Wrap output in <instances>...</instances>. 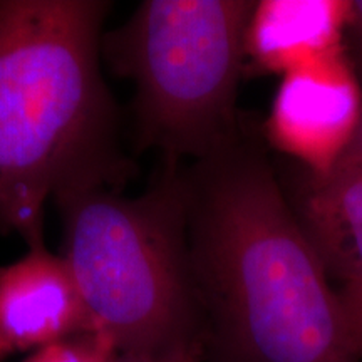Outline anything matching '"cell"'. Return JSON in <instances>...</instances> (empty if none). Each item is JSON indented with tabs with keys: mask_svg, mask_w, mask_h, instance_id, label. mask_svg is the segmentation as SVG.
Masks as SVG:
<instances>
[{
	"mask_svg": "<svg viewBox=\"0 0 362 362\" xmlns=\"http://www.w3.org/2000/svg\"><path fill=\"white\" fill-rule=\"evenodd\" d=\"M203 362H359L341 293L243 128L185 168Z\"/></svg>",
	"mask_w": 362,
	"mask_h": 362,
	"instance_id": "1",
	"label": "cell"
},
{
	"mask_svg": "<svg viewBox=\"0 0 362 362\" xmlns=\"http://www.w3.org/2000/svg\"><path fill=\"white\" fill-rule=\"evenodd\" d=\"M103 0H0V233L44 243L45 203L134 173L101 72Z\"/></svg>",
	"mask_w": 362,
	"mask_h": 362,
	"instance_id": "2",
	"label": "cell"
},
{
	"mask_svg": "<svg viewBox=\"0 0 362 362\" xmlns=\"http://www.w3.org/2000/svg\"><path fill=\"white\" fill-rule=\"evenodd\" d=\"M52 202L64 230L62 259L93 330L126 354H205V320L189 269L185 166L163 163L138 197L90 188Z\"/></svg>",
	"mask_w": 362,
	"mask_h": 362,
	"instance_id": "3",
	"label": "cell"
},
{
	"mask_svg": "<svg viewBox=\"0 0 362 362\" xmlns=\"http://www.w3.org/2000/svg\"><path fill=\"white\" fill-rule=\"evenodd\" d=\"M253 0H144L103 33L101 61L131 79L134 143L163 163L203 160L238 134L237 93Z\"/></svg>",
	"mask_w": 362,
	"mask_h": 362,
	"instance_id": "4",
	"label": "cell"
},
{
	"mask_svg": "<svg viewBox=\"0 0 362 362\" xmlns=\"http://www.w3.org/2000/svg\"><path fill=\"white\" fill-rule=\"evenodd\" d=\"M362 110V93L342 47L284 74L269 117L270 141L325 173L346 149Z\"/></svg>",
	"mask_w": 362,
	"mask_h": 362,
	"instance_id": "5",
	"label": "cell"
},
{
	"mask_svg": "<svg viewBox=\"0 0 362 362\" xmlns=\"http://www.w3.org/2000/svg\"><path fill=\"white\" fill-rule=\"evenodd\" d=\"M81 332L93 325L62 255L42 243L0 267V362Z\"/></svg>",
	"mask_w": 362,
	"mask_h": 362,
	"instance_id": "6",
	"label": "cell"
},
{
	"mask_svg": "<svg viewBox=\"0 0 362 362\" xmlns=\"http://www.w3.org/2000/svg\"><path fill=\"white\" fill-rule=\"evenodd\" d=\"M291 205L329 277L362 285V165L310 171Z\"/></svg>",
	"mask_w": 362,
	"mask_h": 362,
	"instance_id": "7",
	"label": "cell"
},
{
	"mask_svg": "<svg viewBox=\"0 0 362 362\" xmlns=\"http://www.w3.org/2000/svg\"><path fill=\"white\" fill-rule=\"evenodd\" d=\"M351 2L264 0L247 29L245 51L265 71L282 72L342 47Z\"/></svg>",
	"mask_w": 362,
	"mask_h": 362,
	"instance_id": "8",
	"label": "cell"
},
{
	"mask_svg": "<svg viewBox=\"0 0 362 362\" xmlns=\"http://www.w3.org/2000/svg\"><path fill=\"white\" fill-rule=\"evenodd\" d=\"M116 352L111 339L93 330L40 347L24 362H111Z\"/></svg>",
	"mask_w": 362,
	"mask_h": 362,
	"instance_id": "9",
	"label": "cell"
},
{
	"mask_svg": "<svg viewBox=\"0 0 362 362\" xmlns=\"http://www.w3.org/2000/svg\"><path fill=\"white\" fill-rule=\"evenodd\" d=\"M202 351H187L175 352V354L149 356V354H126V352H116L111 362H203Z\"/></svg>",
	"mask_w": 362,
	"mask_h": 362,
	"instance_id": "10",
	"label": "cell"
},
{
	"mask_svg": "<svg viewBox=\"0 0 362 362\" xmlns=\"http://www.w3.org/2000/svg\"><path fill=\"white\" fill-rule=\"evenodd\" d=\"M346 30L351 35V45L357 62L362 66V0L351 2Z\"/></svg>",
	"mask_w": 362,
	"mask_h": 362,
	"instance_id": "11",
	"label": "cell"
},
{
	"mask_svg": "<svg viewBox=\"0 0 362 362\" xmlns=\"http://www.w3.org/2000/svg\"><path fill=\"white\" fill-rule=\"evenodd\" d=\"M336 165H362V110L354 133H352L349 143H347L342 155L339 156Z\"/></svg>",
	"mask_w": 362,
	"mask_h": 362,
	"instance_id": "12",
	"label": "cell"
},
{
	"mask_svg": "<svg viewBox=\"0 0 362 362\" xmlns=\"http://www.w3.org/2000/svg\"><path fill=\"white\" fill-rule=\"evenodd\" d=\"M344 305H346L347 315H349L352 329H354L356 339H357V346H359L361 356H362V300L357 302H346L342 300Z\"/></svg>",
	"mask_w": 362,
	"mask_h": 362,
	"instance_id": "13",
	"label": "cell"
},
{
	"mask_svg": "<svg viewBox=\"0 0 362 362\" xmlns=\"http://www.w3.org/2000/svg\"><path fill=\"white\" fill-rule=\"evenodd\" d=\"M339 293H341L342 300H346V302L362 300V285H359V287H346V288H342Z\"/></svg>",
	"mask_w": 362,
	"mask_h": 362,
	"instance_id": "14",
	"label": "cell"
}]
</instances>
